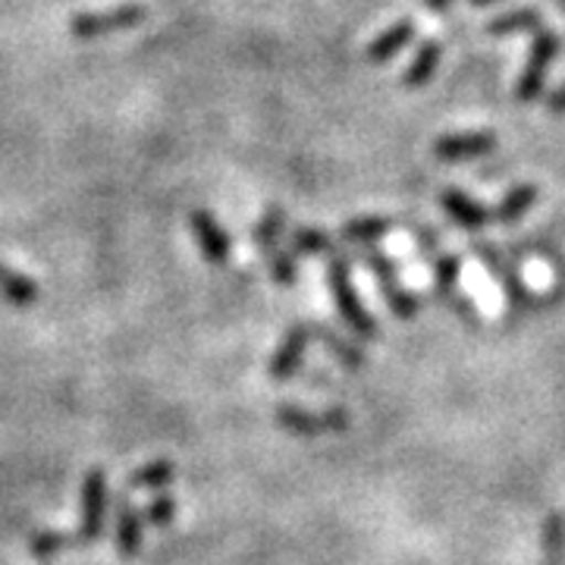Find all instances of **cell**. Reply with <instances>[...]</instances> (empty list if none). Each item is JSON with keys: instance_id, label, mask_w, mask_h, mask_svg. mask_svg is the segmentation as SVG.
<instances>
[{"instance_id": "ba28073f", "label": "cell", "mask_w": 565, "mask_h": 565, "mask_svg": "<svg viewBox=\"0 0 565 565\" xmlns=\"http://www.w3.org/2000/svg\"><path fill=\"white\" fill-rule=\"evenodd\" d=\"M459 277H462V258L459 255H440L437 262H434V286H437V292L444 296L446 302L456 305V311H459V318L468 323H478V311H475V305L468 302L465 296H459Z\"/></svg>"}, {"instance_id": "4316f807", "label": "cell", "mask_w": 565, "mask_h": 565, "mask_svg": "<svg viewBox=\"0 0 565 565\" xmlns=\"http://www.w3.org/2000/svg\"><path fill=\"white\" fill-rule=\"evenodd\" d=\"M70 544L63 534H39L35 541H32V553H39V556H47V553H57L63 546Z\"/></svg>"}, {"instance_id": "7c38bea8", "label": "cell", "mask_w": 565, "mask_h": 565, "mask_svg": "<svg viewBox=\"0 0 565 565\" xmlns=\"http://www.w3.org/2000/svg\"><path fill=\"white\" fill-rule=\"evenodd\" d=\"M475 252L484 258L487 270L500 280V286H503L505 299H509V305H515V308H531V305H541V299H534L531 292H527V286L522 280H519V274L515 270H509V267H500V258H497V252L490 248V245H475Z\"/></svg>"}, {"instance_id": "6da1fadb", "label": "cell", "mask_w": 565, "mask_h": 565, "mask_svg": "<svg viewBox=\"0 0 565 565\" xmlns=\"http://www.w3.org/2000/svg\"><path fill=\"white\" fill-rule=\"evenodd\" d=\"M327 282H330V292H333V302L337 311L343 315V321L349 323L352 333H359L362 340H377L381 337V323L367 315V308L355 292V282H352V264L345 262L343 255H330L327 264Z\"/></svg>"}, {"instance_id": "83f0119b", "label": "cell", "mask_w": 565, "mask_h": 565, "mask_svg": "<svg viewBox=\"0 0 565 565\" xmlns=\"http://www.w3.org/2000/svg\"><path fill=\"white\" fill-rule=\"evenodd\" d=\"M546 110L556 114V117H563L565 114V82L559 88H553V95H546Z\"/></svg>"}, {"instance_id": "f1b7e54d", "label": "cell", "mask_w": 565, "mask_h": 565, "mask_svg": "<svg viewBox=\"0 0 565 565\" xmlns=\"http://www.w3.org/2000/svg\"><path fill=\"white\" fill-rule=\"evenodd\" d=\"M449 3H452V0H424V7H427L430 13H444Z\"/></svg>"}, {"instance_id": "2e32d148", "label": "cell", "mask_w": 565, "mask_h": 565, "mask_svg": "<svg viewBox=\"0 0 565 565\" xmlns=\"http://www.w3.org/2000/svg\"><path fill=\"white\" fill-rule=\"evenodd\" d=\"M537 199H541V189L534 182H515L503 199H500V204L493 207V221L505 223V226L509 223H519L537 204Z\"/></svg>"}, {"instance_id": "ac0fdd59", "label": "cell", "mask_w": 565, "mask_h": 565, "mask_svg": "<svg viewBox=\"0 0 565 565\" xmlns=\"http://www.w3.org/2000/svg\"><path fill=\"white\" fill-rule=\"evenodd\" d=\"M0 296L10 299L13 305H32L39 302V282L25 274H17L10 270L7 264H0Z\"/></svg>"}, {"instance_id": "3957f363", "label": "cell", "mask_w": 565, "mask_h": 565, "mask_svg": "<svg viewBox=\"0 0 565 565\" xmlns=\"http://www.w3.org/2000/svg\"><path fill=\"white\" fill-rule=\"evenodd\" d=\"M559 51H563V39L556 32H550V29H541L534 44H531V51H527L522 76L515 82V102L534 104L544 98L546 73H550L553 61L559 57Z\"/></svg>"}, {"instance_id": "e0dca14e", "label": "cell", "mask_w": 565, "mask_h": 565, "mask_svg": "<svg viewBox=\"0 0 565 565\" xmlns=\"http://www.w3.org/2000/svg\"><path fill=\"white\" fill-rule=\"evenodd\" d=\"M393 226L396 221H390V217H359V221L343 223L340 236L349 245H374L381 243Z\"/></svg>"}, {"instance_id": "44dd1931", "label": "cell", "mask_w": 565, "mask_h": 565, "mask_svg": "<svg viewBox=\"0 0 565 565\" xmlns=\"http://www.w3.org/2000/svg\"><path fill=\"white\" fill-rule=\"evenodd\" d=\"M117 546H120L122 556H132L139 553L141 546V519L139 512L129 503H122L120 522H117Z\"/></svg>"}, {"instance_id": "9c48e42d", "label": "cell", "mask_w": 565, "mask_h": 565, "mask_svg": "<svg viewBox=\"0 0 565 565\" xmlns=\"http://www.w3.org/2000/svg\"><path fill=\"white\" fill-rule=\"evenodd\" d=\"M107 512V478L104 471H92L82 484V541H95L104 527Z\"/></svg>"}, {"instance_id": "5bb4252c", "label": "cell", "mask_w": 565, "mask_h": 565, "mask_svg": "<svg viewBox=\"0 0 565 565\" xmlns=\"http://www.w3.org/2000/svg\"><path fill=\"white\" fill-rule=\"evenodd\" d=\"M440 204H444L446 214L459 226H465V230H484L487 223L493 221V211H487L484 204L471 202L459 189H444L440 192Z\"/></svg>"}, {"instance_id": "484cf974", "label": "cell", "mask_w": 565, "mask_h": 565, "mask_svg": "<svg viewBox=\"0 0 565 565\" xmlns=\"http://www.w3.org/2000/svg\"><path fill=\"white\" fill-rule=\"evenodd\" d=\"M544 537H546V550H556L559 553V546H563V512H553L550 519H546L544 527Z\"/></svg>"}, {"instance_id": "7402d4cb", "label": "cell", "mask_w": 565, "mask_h": 565, "mask_svg": "<svg viewBox=\"0 0 565 565\" xmlns=\"http://www.w3.org/2000/svg\"><path fill=\"white\" fill-rule=\"evenodd\" d=\"M292 255H333V239L323 233V230H315V226H299L292 233Z\"/></svg>"}, {"instance_id": "cb8c5ba5", "label": "cell", "mask_w": 565, "mask_h": 565, "mask_svg": "<svg viewBox=\"0 0 565 565\" xmlns=\"http://www.w3.org/2000/svg\"><path fill=\"white\" fill-rule=\"evenodd\" d=\"M267 258V270H270V277L277 282H296V274H299V267H296V255L292 252H282L280 245L274 248V252H267L264 255Z\"/></svg>"}, {"instance_id": "4dcf8cb0", "label": "cell", "mask_w": 565, "mask_h": 565, "mask_svg": "<svg viewBox=\"0 0 565 565\" xmlns=\"http://www.w3.org/2000/svg\"><path fill=\"white\" fill-rule=\"evenodd\" d=\"M559 10H563V13H565V0H559Z\"/></svg>"}, {"instance_id": "30bf717a", "label": "cell", "mask_w": 565, "mask_h": 565, "mask_svg": "<svg viewBox=\"0 0 565 565\" xmlns=\"http://www.w3.org/2000/svg\"><path fill=\"white\" fill-rule=\"evenodd\" d=\"M311 337H315V327H292L289 333H286V340L280 343V349L274 352V359H270V377L274 381H289L299 367H302L305 352H308V345H311Z\"/></svg>"}, {"instance_id": "ffe728a7", "label": "cell", "mask_w": 565, "mask_h": 565, "mask_svg": "<svg viewBox=\"0 0 565 565\" xmlns=\"http://www.w3.org/2000/svg\"><path fill=\"white\" fill-rule=\"evenodd\" d=\"M177 471L170 462H151L129 475V490H163L173 484Z\"/></svg>"}, {"instance_id": "5b68a950", "label": "cell", "mask_w": 565, "mask_h": 565, "mask_svg": "<svg viewBox=\"0 0 565 565\" xmlns=\"http://www.w3.org/2000/svg\"><path fill=\"white\" fill-rule=\"evenodd\" d=\"M277 424L289 434L302 437H318V434H340L349 427V412L345 408H330V412H311V408H296V405H280L277 408Z\"/></svg>"}, {"instance_id": "9a60e30c", "label": "cell", "mask_w": 565, "mask_h": 565, "mask_svg": "<svg viewBox=\"0 0 565 565\" xmlns=\"http://www.w3.org/2000/svg\"><path fill=\"white\" fill-rule=\"evenodd\" d=\"M544 29V13L541 7H519V10H509L500 13L487 22L484 32L493 39H505V35H519V32H541Z\"/></svg>"}, {"instance_id": "d4e9b609", "label": "cell", "mask_w": 565, "mask_h": 565, "mask_svg": "<svg viewBox=\"0 0 565 565\" xmlns=\"http://www.w3.org/2000/svg\"><path fill=\"white\" fill-rule=\"evenodd\" d=\"M173 512H177V500L173 497H158L145 509V522L154 527H167L173 522Z\"/></svg>"}, {"instance_id": "8992f818", "label": "cell", "mask_w": 565, "mask_h": 565, "mask_svg": "<svg viewBox=\"0 0 565 565\" xmlns=\"http://www.w3.org/2000/svg\"><path fill=\"white\" fill-rule=\"evenodd\" d=\"M500 148L497 132H444L430 145V154L437 161H471V158H487Z\"/></svg>"}, {"instance_id": "8fae6325", "label": "cell", "mask_w": 565, "mask_h": 565, "mask_svg": "<svg viewBox=\"0 0 565 565\" xmlns=\"http://www.w3.org/2000/svg\"><path fill=\"white\" fill-rule=\"evenodd\" d=\"M415 32H418L415 20L393 22L390 29H384L377 39L367 44L364 57H367V63H374V66H384V63L393 61L396 54H403V47H408V44H412Z\"/></svg>"}, {"instance_id": "d6986e66", "label": "cell", "mask_w": 565, "mask_h": 565, "mask_svg": "<svg viewBox=\"0 0 565 565\" xmlns=\"http://www.w3.org/2000/svg\"><path fill=\"white\" fill-rule=\"evenodd\" d=\"M282 230H286V211L282 207H267L258 226H255V245L262 248L264 255L274 252L280 245Z\"/></svg>"}, {"instance_id": "4fadbf2b", "label": "cell", "mask_w": 565, "mask_h": 565, "mask_svg": "<svg viewBox=\"0 0 565 565\" xmlns=\"http://www.w3.org/2000/svg\"><path fill=\"white\" fill-rule=\"evenodd\" d=\"M440 61H444V44L440 41H424L422 47H418V54L412 57V63L405 66L403 73V88H408V92H418V88H424L427 82L437 76V70H440Z\"/></svg>"}, {"instance_id": "603a6c76", "label": "cell", "mask_w": 565, "mask_h": 565, "mask_svg": "<svg viewBox=\"0 0 565 565\" xmlns=\"http://www.w3.org/2000/svg\"><path fill=\"white\" fill-rule=\"evenodd\" d=\"M315 333L321 337V343L345 364V367H362L364 364V355L362 349H355L352 343H345L340 333H333V330H321V327H315Z\"/></svg>"}, {"instance_id": "52a82bcc", "label": "cell", "mask_w": 565, "mask_h": 565, "mask_svg": "<svg viewBox=\"0 0 565 565\" xmlns=\"http://www.w3.org/2000/svg\"><path fill=\"white\" fill-rule=\"evenodd\" d=\"M189 226H192V236H195V243L204 252V258L211 264H226L230 262V255H233V239H230V233L223 230L217 217L207 211V207H195L192 214H189Z\"/></svg>"}, {"instance_id": "7a4b0ae2", "label": "cell", "mask_w": 565, "mask_h": 565, "mask_svg": "<svg viewBox=\"0 0 565 565\" xmlns=\"http://www.w3.org/2000/svg\"><path fill=\"white\" fill-rule=\"evenodd\" d=\"M359 262L362 267L377 280L381 286V296H384V302L390 305V311L399 318V321H412L415 315H418V296H412L408 289H405V282L399 280V274H396V264L393 258L381 252V248H364L362 255H359Z\"/></svg>"}, {"instance_id": "277c9868", "label": "cell", "mask_w": 565, "mask_h": 565, "mask_svg": "<svg viewBox=\"0 0 565 565\" xmlns=\"http://www.w3.org/2000/svg\"><path fill=\"white\" fill-rule=\"evenodd\" d=\"M145 20H148L145 3H120V7H110V10H85V13L70 20V35L82 41L104 39V35H114V32L136 29Z\"/></svg>"}, {"instance_id": "f546056e", "label": "cell", "mask_w": 565, "mask_h": 565, "mask_svg": "<svg viewBox=\"0 0 565 565\" xmlns=\"http://www.w3.org/2000/svg\"><path fill=\"white\" fill-rule=\"evenodd\" d=\"M471 7H487V3H497V0H468Z\"/></svg>"}]
</instances>
